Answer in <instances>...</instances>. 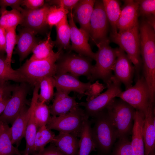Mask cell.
I'll use <instances>...</instances> for the list:
<instances>
[{
  "label": "cell",
  "mask_w": 155,
  "mask_h": 155,
  "mask_svg": "<svg viewBox=\"0 0 155 155\" xmlns=\"http://www.w3.org/2000/svg\"><path fill=\"white\" fill-rule=\"evenodd\" d=\"M105 109L118 138L128 137L132 133L135 110L122 100L115 98Z\"/></svg>",
  "instance_id": "obj_1"
},
{
  "label": "cell",
  "mask_w": 155,
  "mask_h": 155,
  "mask_svg": "<svg viewBox=\"0 0 155 155\" xmlns=\"http://www.w3.org/2000/svg\"><path fill=\"white\" fill-rule=\"evenodd\" d=\"M109 43L110 40L107 38L96 44L98 50L95 53L96 63L90 80L91 81L100 79L106 85L111 81L117 55L116 48H112Z\"/></svg>",
  "instance_id": "obj_2"
},
{
  "label": "cell",
  "mask_w": 155,
  "mask_h": 155,
  "mask_svg": "<svg viewBox=\"0 0 155 155\" xmlns=\"http://www.w3.org/2000/svg\"><path fill=\"white\" fill-rule=\"evenodd\" d=\"M62 54V50H58L57 52L45 59H29L17 69L26 78L28 83L34 85L44 78L55 75L56 62Z\"/></svg>",
  "instance_id": "obj_3"
},
{
  "label": "cell",
  "mask_w": 155,
  "mask_h": 155,
  "mask_svg": "<svg viewBox=\"0 0 155 155\" xmlns=\"http://www.w3.org/2000/svg\"><path fill=\"white\" fill-rule=\"evenodd\" d=\"M111 38L113 42L126 53L134 65L137 78H139L142 65L139 24L120 33H111Z\"/></svg>",
  "instance_id": "obj_4"
},
{
  "label": "cell",
  "mask_w": 155,
  "mask_h": 155,
  "mask_svg": "<svg viewBox=\"0 0 155 155\" xmlns=\"http://www.w3.org/2000/svg\"><path fill=\"white\" fill-rule=\"evenodd\" d=\"M94 124L92 133L96 148L107 154L110 152L116 139V131L104 109L94 117Z\"/></svg>",
  "instance_id": "obj_5"
},
{
  "label": "cell",
  "mask_w": 155,
  "mask_h": 155,
  "mask_svg": "<svg viewBox=\"0 0 155 155\" xmlns=\"http://www.w3.org/2000/svg\"><path fill=\"white\" fill-rule=\"evenodd\" d=\"M89 116L79 107L65 115L51 118L46 125L50 130L72 134L80 137L83 126Z\"/></svg>",
  "instance_id": "obj_6"
},
{
  "label": "cell",
  "mask_w": 155,
  "mask_h": 155,
  "mask_svg": "<svg viewBox=\"0 0 155 155\" xmlns=\"http://www.w3.org/2000/svg\"><path fill=\"white\" fill-rule=\"evenodd\" d=\"M92 59L86 57L68 53L62 54L56 63V73H69L76 77L86 76L90 80L94 67Z\"/></svg>",
  "instance_id": "obj_7"
},
{
  "label": "cell",
  "mask_w": 155,
  "mask_h": 155,
  "mask_svg": "<svg viewBox=\"0 0 155 155\" xmlns=\"http://www.w3.org/2000/svg\"><path fill=\"white\" fill-rule=\"evenodd\" d=\"M117 97L127 103L136 110L144 115L152 101L148 86L143 76L137 78L135 84L124 91H121Z\"/></svg>",
  "instance_id": "obj_8"
},
{
  "label": "cell",
  "mask_w": 155,
  "mask_h": 155,
  "mask_svg": "<svg viewBox=\"0 0 155 155\" xmlns=\"http://www.w3.org/2000/svg\"><path fill=\"white\" fill-rule=\"evenodd\" d=\"M143 71L150 74L155 71V31L145 20L139 26Z\"/></svg>",
  "instance_id": "obj_9"
},
{
  "label": "cell",
  "mask_w": 155,
  "mask_h": 155,
  "mask_svg": "<svg viewBox=\"0 0 155 155\" xmlns=\"http://www.w3.org/2000/svg\"><path fill=\"white\" fill-rule=\"evenodd\" d=\"M121 83L113 76L111 82L106 85L107 89L104 92L94 98L79 103V106L84 108V111L89 116L94 117L104 110L116 97L122 91Z\"/></svg>",
  "instance_id": "obj_10"
},
{
  "label": "cell",
  "mask_w": 155,
  "mask_h": 155,
  "mask_svg": "<svg viewBox=\"0 0 155 155\" xmlns=\"http://www.w3.org/2000/svg\"><path fill=\"white\" fill-rule=\"evenodd\" d=\"M27 92L26 83L15 86L12 96L0 116V121L7 124L13 123L25 107Z\"/></svg>",
  "instance_id": "obj_11"
},
{
  "label": "cell",
  "mask_w": 155,
  "mask_h": 155,
  "mask_svg": "<svg viewBox=\"0 0 155 155\" xmlns=\"http://www.w3.org/2000/svg\"><path fill=\"white\" fill-rule=\"evenodd\" d=\"M108 21L102 1H96L90 21V38L96 44L107 38Z\"/></svg>",
  "instance_id": "obj_12"
},
{
  "label": "cell",
  "mask_w": 155,
  "mask_h": 155,
  "mask_svg": "<svg viewBox=\"0 0 155 155\" xmlns=\"http://www.w3.org/2000/svg\"><path fill=\"white\" fill-rule=\"evenodd\" d=\"M72 13V11L70 12L68 14L71 42L70 49L79 55L94 60L95 53L92 51L88 43L89 36L83 30L77 27Z\"/></svg>",
  "instance_id": "obj_13"
},
{
  "label": "cell",
  "mask_w": 155,
  "mask_h": 155,
  "mask_svg": "<svg viewBox=\"0 0 155 155\" xmlns=\"http://www.w3.org/2000/svg\"><path fill=\"white\" fill-rule=\"evenodd\" d=\"M116 49L117 57L113 69V76L123 84L126 89L132 86L135 67L125 52L119 47Z\"/></svg>",
  "instance_id": "obj_14"
},
{
  "label": "cell",
  "mask_w": 155,
  "mask_h": 155,
  "mask_svg": "<svg viewBox=\"0 0 155 155\" xmlns=\"http://www.w3.org/2000/svg\"><path fill=\"white\" fill-rule=\"evenodd\" d=\"M50 6L44 4L42 7L36 9L21 8L20 11L22 16V21L21 25L37 32L47 25L46 18Z\"/></svg>",
  "instance_id": "obj_15"
},
{
  "label": "cell",
  "mask_w": 155,
  "mask_h": 155,
  "mask_svg": "<svg viewBox=\"0 0 155 155\" xmlns=\"http://www.w3.org/2000/svg\"><path fill=\"white\" fill-rule=\"evenodd\" d=\"M53 77L55 87L57 90H62L69 93L75 92L78 93L79 98L85 95L91 84L90 82H83L77 77L69 73L57 74Z\"/></svg>",
  "instance_id": "obj_16"
},
{
  "label": "cell",
  "mask_w": 155,
  "mask_h": 155,
  "mask_svg": "<svg viewBox=\"0 0 155 155\" xmlns=\"http://www.w3.org/2000/svg\"><path fill=\"white\" fill-rule=\"evenodd\" d=\"M155 102H151L144 116L143 128L145 155H152L155 148Z\"/></svg>",
  "instance_id": "obj_17"
},
{
  "label": "cell",
  "mask_w": 155,
  "mask_h": 155,
  "mask_svg": "<svg viewBox=\"0 0 155 155\" xmlns=\"http://www.w3.org/2000/svg\"><path fill=\"white\" fill-rule=\"evenodd\" d=\"M39 85H34L30 108V114L27 123L24 137L26 141V147L23 155H30L34 153V142L38 128L34 116V111L36 102L38 100Z\"/></svg>",
  "instance_id": "obj_18"
},
{
  "label": "cell",
  "mask_w": 155,
  "mask_h": 155,
  "mask_svg": "<svg viewBox=\"0 0 155 155\" xmlns=\"http://www.w3.org/2000/svg\"><path fill=\"white\" fill-rule=\"evenodd\" d=\"M124 2L117 24L119 33L131 29L139 24V4L137 0H127Z\"/></svg>",
  "instance_id": "obj_19"
},
{
  "label": "cell",
  "mask_w": 155,
  "mask_h": 155,
  "mask_svg": "<svg viewBox=\"0 0 155 155\" xmlns=\"http://www.w3.org/2000/svg\"><path fill=\"white\" fill-rule=\"evenodd\" d=\"M69 93L62 90H57L50 108L51 114L53 116L65 115L79 107V103L76 101L75 97L69 96Z\"/></svg>",
  "instance_id": "obj_20"
},
{
  "label": "cell",
  "mask_w": 155,
  "mask_h": 155,
  "mask_svg": "<svg viewBox=\"0 0 155 155\" xmlns=\"http://www.w3.org/2000/svg\"><path fill=\"white\" fill-rule=\"evenodd\" d=\"M96 1L80 0L72 11L74 21L79 23L80 28L86 32L89 37L90 20Z\"/></svg>",
  "instance_id": "obj_21"
},
{
  "label": "cell",
  "mask_w": 155,
  "mask_h": 155,
  "mask_svg": "<svg viewBox=\"0 0 155 155\" xmlns=\"http://www.w3.org/2000/svg\"><path fill=\"white\" fill-rule=\"evenodd\" d=\"M37 32L30 29L24 27L20 29L17 35L16 51L22 61L32 51L38 42L36 37Z\"/></svg>",
  "instance_id": "obj_22"
},
{
  "label": "cell",
  "mask_w": 155,
  "mask_h": 155,
  "mask_svg": "<svg viewBox=\"0 0 155 155\" xmlns=\"http://www.w3.org/2000/svg\"><path fill=\"white\" fill-rule=\"evenodd\" d=\"M144 118L143 113L135 110L131 141L134 155H145L143 134Z\"/></svg>",
  "instance_id": "obj_23"
},
{
  "label": "cell",
  "mask_w": 155,
  "mask_h": 155,
  "mask_svg": "<svg viewBox=\"0 0 155 155\" xmlns=\"http://www.w3.org/2000/svg\"><path fill=\"white\" fill-rule=\"evenodd\" d=\"M79 142L78 137L74 135L59 132L53 143L65 155H78Z\"/></svg>",
  "instance_id": "obj_24"
},
{
  "label": "cell",
  "mask_w": 155,
  "mask_h": 155,
  "mask_svg": "<svg viewBox=\"0 0 155 155\" xmlns=\"http://www.w3.org/2000/svg\"><path fill=\"white\" fill-rule=\"evenodd\" d=\"M30 110L25 107L14 120L10 127L11 141L13 144H19L24 136Z\"/></svg>",
  "instance_id": "obj_25"
},
{
  "label": "cell",
  "mask_w": 155,
  "mask_h": 155,
  "mask_svg": "<svg viewBox=\"0 0 155 155\" xmlns=\"http://www.w3.org/2000/svg\"><path fill=\"white\" fill-rule=\"evenodd\" d=\"M80 137L78 155H89L92 152L95 150L96 147L88 119L84 123Z\"/></svg>",
  "instance_id": "obj_26"
},
{
  "label": "cell",
  "mask_w": 155,
  "mask_h": 155,
  "mask_svg": "<svg viewBox=\"0 0 155 155\" xmlns=\"http://www.w3.org/2000/svg\"><path fill=\"white\" fill-rule=\"evenodd\" d=\"M9 81L28 83L26 78L18 69H13L7 64L4 54L0 53V82H5Z\"/></svg>",
  "instance_id": "obj_27"
},
{
  "label": "cell",
  "mask_w": 155,
  "mask_h": 155,
  "mask_svg": "<svg viewBox=\"0 0 155 155\" xmlns=\"http://www.w3.org/2000/svg\"><path fill=\"white\" fill-rule=\"evenodd\" d=\"M57 38L55 41L58 50L70 49V29L67 15L55 26Z\"/></svg>",
  "instance_id": "obj_28"
},
{
  "label": "cell",
  "mask_w": 155,
  "mask_h": 155,
  "mask_svg": "<svg viewBox=\"0 0 155 155\" xmlns=\"http://www.w3.org/2000/svg\"><path fill=\"white\" fill-rule=\"evenodd\" d=\"M55 45V42L52 41L51 33L49 32L44 40L38 42L35 45L30 59L40 60L48 58L55 53L53 49Z\"/></svg>",
  "instance_id": "obj_29"
},
{
  "label": "cell",
  "mask_w": 155,
  "mask_h": 155,
  "mask_svg": "<svg viewBox=\"0 0 155 155\" xmlns=\"http://www.w3.org/2000/svg\"><path fill=\"white\" fill-rule=\"evenodd\" d=\"M0 26L5 30L16 28L18 24H21L22 16L21 12L16 9L8 10L5 8H1L0 10Z\"/></svg>",
  "instance_id": "obj_30"
},
{
  "label": "cell",
  "mask_w": 155,
  "mask_h": 155,
  "mask_svg": "<svg viewBox=\"0 0 155 155\" xmlns=\"http://www.w3.org/2000/svg\"><path fill=\"white\" fill-rule=\"evenodd\" d=\"M102 1L108 21L111 26L112 33L117 32V24L121 11L119 2L116 0Z\"/></svg>",
  "instance_id": "obj_31"
},
{
  "label": "cell",
  "mask_w": 155,
  "mask_h": 155,
  "mask_svg": "<svg viewBox=\"0 0 155 155\" xmlns=\"http://www.w3.org/2000/svg\"><path fill=\"white\" fill-rule=\"evenodd\" d=\"M56 136L46 125L38 128L34 142V152H38L43 150L48 144L53 143Z\"/></svg>",
  "instance_id": "obj_32"
},
{
  "label": "cell",
  "mask_w": 155,
  "mask_h": 155,
  "mask_svg": "<svg viewBox=\"0 0 155 155\" xmlns=\"http://www.w3.org/2000/svg\"><path fill=\"white\" fill-rule=\"evenodd\" d=\"M40 92L38 94V100L44 103L48 102L53 98L54 94V80L53 76L44 78L39 82Z\"/></svg>",
  "instance_id": "obj_33"
},
{
  "label": "cell",
  "mask_w": 155,
  "mask_h": 155,
  "mask_svg": "<svg viewBox=\"0 0 155 155\" xmlns=\"http://www.w3.org/2000/svg\"><path fill=\"white\" fill-rule=\"evenodd\" d=\"M18 149L13 146L11 139L10 127L4 123L0 136V155H16Z\"/></svg>",
  "instance_id": "obj_34"
},
{
  "label": "cell",
  "mask_w": 155,
  "mask_h": 155,
  "mask_svg": "<svg viewBox=\"0 0 155 155\" xmlns=\"http://www.w3.org/2000/svg\"><path fill=\"white\" fill-rule=\"evenodd\" d=\"M34 114L38 128L46 125L51 118L50 108L45 103L38 100L35 105Z\"/></svg>",
  "instance_id": "obj_35"
},
{
  "label": "cell",
  "mask_w": 155,
  "mask_h": 155,
  "mask_svg": "<svg viewBox=\"0 0 155 155\" xmlns=\"http://www.w3.org/2000/svg\"><path fill=\"white\" fill-rule=\"evenodd\" d=\"M69 12L63 7L59 6H50L46 18L47 25L51 28L54 26H55Z\"/></svg>",
  "instance_id": "obj_36"
},
{
  "label": "cell",
  "mask_w": 155,
  "mask_h": 155,
  "mask_svg": "<svg viewBox=\"0 0 155 155\" xmlns=\"http://www.w3.org/2000/svg\"><path fill=\"white\" fill-rule=\"evenodd\" d=\"M16 28L6 30V41L5 52L6 53V61L8 65L11 66L12 57L13 50L16 44L17 35Z\"/></svg>",
  "instance_id": "obj_37"
},
{
  "label": "cell",
  "mask_w": 155,
  "mask_h": 155,
  "mask_svg": "<svg viewBox=\"0 0 155 155\" xmlns=\"http://www.w3.org/2000/svg\"><path fill=\"white\" fill-rule=\"evenodd\" d=\"M113 155H134L131 141L128 137L119 139L116 144Z\"/></svg>",
  "instance_id": "obj_38"
},
{
  "label": "cell",
  "mask_w": 155,
  "mask_h": 155,
  "mask_svg": "<svg viewBox=\"0 0 155 155\" xmlns=\"http://www.w3.org/2000/svg\"><path fill=\"white\" fill-rule=\"evenodd\" d=\"M139 4V15L145 17L155 16V0H137Z\"/></svg>",
  "instance_id": "obj_39"
},
{
  "label": "cell",
  "mask_w": 155,
  "mask_h": 155,
  "mask_svg": "<svg viewBox=\"0 0 155 155\" xmlns=\"http://www.w3.org/2000/svg\"><path fill=\"white\" fill-rule=\"evenodd\" d=\"M104 87L102 84L98 81L91 84L89 89L86 91L85 95L87 96L86 101L92 99L97 96L104 89Z\"/></svg>",
  "instance_id": "obj_40"
},
{
  "label": "cell",
  "mask_w": 155,
  "mask_h": 155,
  "mask_svg": "<svg viewBox=\"0 0 155 155\" xmlns=\"http://www.w3.org/2000/svg\"><path fill=\"white\" fill-rule=\"evenodd\" d=\"M78 0H56L48 1L51 4L63 7L69 12L72 11L77 3Z\"/></svg>",
  "instance_id": "obj_41"
},
{
  "label": "cell",
  "mask_w": 155,
  "mask_h": 155,
  "mask_svg": "<svg viewBox=\"0 0 155 155\" xmlns=\"http://www.w3.org/2000/svg\"><path fill=\"white\" fill-rule=\"evenodd\" d=\"M15 86L9 84L7 82H0V101L5 97L10 96Z\"/></svg>",
  "instance_id": "obj_42"
},
{
  "label": "cell",
  "mask_w": 155,
  "mask_h": 155,
  "mask_svg": "<svg viewBox=\"0 0 155 155\" xmlns=\"http://www.w3.org/2000/svg\"><path fill=\"white\" fill-rule=\"evenodd\" d=\"M34 153L33 155H65L54 144L51 145L40 151Z\"/></svg>",
  "instance_id": "obj_43"
},
{
  "label": "cell",
  "mask_w": 155,
  "mask_h": 155,
  "mask_svg": "<svg viewBox=\"0 0 155 155\" xmlns=\"http://www.w3.org/2000/svg\"><path fill=\"white\" fill-rule=\"evenodd\" d=\"M22 1V0H0V7L1 8H5L7 7H10L12 9L20 11Z\"/></svg>",
  "instance_id": "obj_44"
},
{
  "label": "cell",
  "mask_w": 155,
  "mask_h": 155,
  "mask_svg": "<svg viewBox=\"0 0 155 155\" xmlns=\"http://www.w3.org/2000/svg\"><path fill=\"white\" fill-rule=\"evenodd\" d=\"M44 4V0H24L22 5L26 6L27 9H33L40 8Z\"/></svg>",
  "instance_id": "obj_45"
},
{
  "label": "cell",
  "mask_w": 155,
  "mask_h": 155,
  "mask_svg": "<svg viewBox=\"0 0 155 155\" xmlns=\"http://www.w3.org/2000/svg\"><path fill=\"white\" fill-rule=\"evenodd\" d=\"M6 41V31L0 26V53L4 54L5 52Z\"/></svg>",
  "instance_id": "obj_46"
},
{
  "label": "cell",
  "mask_w": 155,
  "mask_h": 155,
  "mask_svg": "<svg viewBox=\"0 0 155 155\" xmlns=\"http://www.w3.org/2000/svg\"><path fill=\"white\" fill-rule=\"evenodd\" d=\"M155 16L152 15L147 17H146V20H145L154 30H155Z\"/></svg>",
  "instance_id": "obj_47"
},
{
  "label": "cell",
  "mask_w": 155,
  "mask_h": 155,
  "mask_svg": "<svg viewBox=\"0 0 155 155\" xmlns=\"http://www.w3.org/2000/svg\"><path fill=\"white\" fill-rule=\"evenodd\" d=\"M11 97H5L0 101V116L4 111L6 104Z\"/></svg>",
  "instance_id": "obj_48"
},
{
  "label": "cell",
  "mask_w": 155,
  "mask_h": 155,
  "mask_svg": "<svg viewBox=\"0 0 155 155\" xmlns=\"http://www.w3.org/2000/svg\"><path fill=\"white\" fill-rule=\"evenodd\" d=\"M4 125V123L0 121V136L2 132Z\"/></svg>",
  "instance_id": "obj_49"
},
{
  "label": "cell",
  "mask_w": 155,
  "mask_h": 155,
  "mask_svg": "<svg viewBox=\"0 0 155 155\" xmlns=\"http://www.w3.org/2000/svg\"><path fill=\"white\" fill-rule=\"evenodd\" d=\"M16 155H22L20 153V152H19L18 150Z\"/></svg>",
  "instance_id": "obj_50"
},
{
  "label": "cell",
  "mask_w": 155,
  "mask_h": 155,
  "mask_svg": "<svg viewBox=\"0 0 155 155\" xmlns=\"http://www.w3.org/2000/svg\"><path fill=\"white\" fill-rule=\"evenodd\" d=\"M152 155H155V153H154Z\"/></svg>",
  "instance_id": "obj_51"
}]
</instances>
